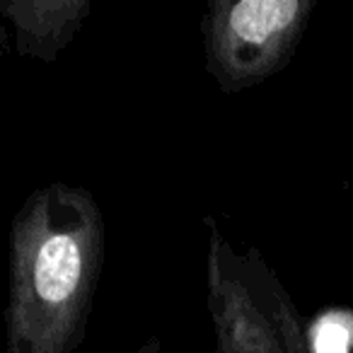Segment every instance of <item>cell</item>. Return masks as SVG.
I'll return each instance as SVG.
<instances>
[{"label": "cell", "instance_id": "obj_1", "mask_svg": "<svg viewBox=\"0 0 353 353\" xmlns=\"http://www.w3.org/2000/svg\"><path fill=\"white\" fill-rule=\"evenodd\" d=\"M104 264V216L83 187L32 192L10 223L8 353H75Z\"/></svg>", "mask_w": 353, "mask_h": 353}, {"label": "cell", "instance_id": "obj_2", "mask_svg": "<svg viewBox=\"0 0 353 353\" xmlns=\"http://www.w3.org/2000/svg\"><path fill=\"white\" fill-rule=\"evenodd\" d=\"M208 312L216 353H312L303 319L259 250L208 232Z\"/></svg>", "mask_w": 353, "mask_h": 353}, {"label": "cell", "instance_id": "obj_3", "mask_svg": "<svg viewBox=\"0 0 353 353\" xmlns=\"http://www.w3.org/2000/svg\"><path fill=\"white\" fill-rule=\"evenodd\" d=\"M314 0H211L201 20L206 70L223 94L250 90L290 63Z\"/></svg>", "mask_w": 353, "mask_h": 353}, {"label": "cell", "instance_id": "obj_4", "mask_svg": "<svg viewBox=\"0 0 353 353\" xmlns=\"http://www.w3.org/2000/svg\"><path fill=\"white\" fill-rule=\"evenodd\" d=\"M92 0H0V17L22 59L54 63L80 34Z\"/></svg>", "mask_w": 353, "mask_h": 353}, {"label": "cell", "instance_id": "obj_5", "mask_svg": "<svg viewBox=\"0 0 353 353\" xmlns=\"http://www.w3.org/2000/svg\"><path fill=\"white\" fill-rule=\"evenodd\" d=\"M136 353H162V343H160V339H157V336H150L145 343H143L141 348H138Z\"/></svg>", "mask_w": 353, "mask_h": 353}, {"label": "cell", "instance_id": "obj_6", "mask_svg": "<svg viewBox=\"0 0 353 353\" xmlns=\"http://www.w3.org/2000/svg\"><path fill=\"white\" fill-rule=\"evenodd\" d=\"M10 32L6 30V27H0V59L8 54V49H10Z\"/></svg>", "mask_w": 353, "mask_h": 353}]
</instances>
